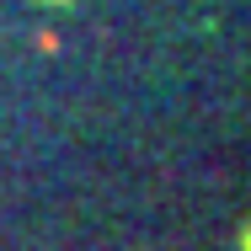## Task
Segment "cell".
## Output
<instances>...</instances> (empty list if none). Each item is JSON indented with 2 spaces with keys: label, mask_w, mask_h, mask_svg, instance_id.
Here are the masks:
<instances>
[{
  "label": "cell",
  "mask_w": 251,
  "mask_h": 251,
  "mask_svg": "<svg viewBox=\"0 0 251 251\" xmlns=\"http://www.w3.org/2000/svg\"><path fill=\"white\" fill-rule=\"evenodd\" d=\"M241 251H251V219H246V230H241Z\"/></svg>",
  "instance_id": "cell-1"
}]
</instances>
